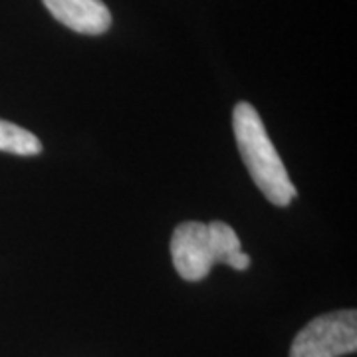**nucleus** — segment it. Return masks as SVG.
<instances>
[{"instance_id": "nucleus-6", "label": "nucleus", "mask_w": 357, "mask_h": 357, "mask_svg": "<svg viewBox=\"0 0 357 357\" xmlns=\"http://www.w3.org/2000/svg\"><path fill=\"white\" fill-rule=\"evenodd\" d=\"M229 266L234 268V270H246V268L250 266V256L241 250V252H236V255L230 258Z\"/></svg>"}, {"instance_id": "nucleus-5", "label": "nucleus", "mask_w": 357, "mask_h": 357, "mask_svg": "<svg viewBox=\"0 0 357 357\" xmlns=\"http://www.w3.org/2000/svg\"><path fill=\"white\" fill-rule=\"evenodd\" d=\"M0 151L14 155H38L42 151L40 139L16 123L0 119Z\"/></svg>"}, {"instance_id": "nucleus-3", "label": "nucleus", "mask_w": 357, "mask_h": 357, "mask_svg": "<svg viewBox=\"0 0 357 357\" xmlns=\"http://www.w3.org/2000/svg\"><path fill=\"white\" fill-rule=\"evenodd\" d=\"M356 349L357 314L342 310L312 319L296 335L290 357H342L356 354Z\"/></svg>"}, {"instance_id": "nucleus-2", "label": "nucleus", "mask_w": 357, "mask_h": 357, "mask_svg": "<svg viewBox=\"0 0 357 357\" xmlns=\"http://www.w3.org/2000/svg\"><path fill=\"white\" fill-rule=\"evenodd\" d=\"M241 252V238L227 222H183L171 238V258L178 276L187 282H199L208 276L217 262L229 264Z\"/></svg>"}, {"instance_id": "nucleus-4", "label": "nucleus", "mask_w": 357, "mask_h": 357, "mask_svg": "<svg viewBox=\"0 0 357 357\" xmlns=\"http://www.w3.org/2000/svg\"><path fill=\"white\" fill-rule=\"evenodd\" d=\"M48 13L70 30L98 36L112 26V13L102 0H42Z\"/></svg>"}, {"instance_id": "nucleus-1", "label": "nucleus", "mask_w": 357, "mask_h": 357, "mask_svg": "<svg viewBox=\"0 0 357 357\" xmlns=\"http://www.w3.org/2000/svg\"><path fill=\"white\" fill-rule=\"evenodd\" d=\"M236 147L256 187L276 206H288L298 195L274 143L270 141L260 115L250 103L241 102L232 112Z\"/></svg>"}]
</instances>
